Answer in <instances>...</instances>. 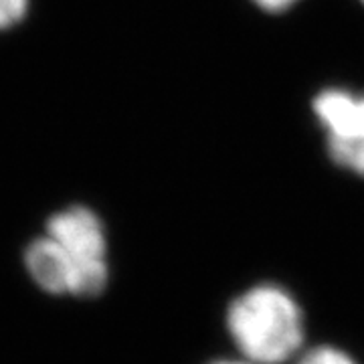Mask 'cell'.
Wrapping results in <instances>:
<instances>
[{"instance_id":"obj_7","label":"cell","mask_w":364,"mask_h":364,"mask_svg":"<svg viewBox=\"0 0 364 364\" xmlns=\"http://www.w3.org/2000/svg\"><path fill=\"white\" fill-rule=\"evenodd\" d=\"M210 364H253L245 360V358H237V360H215V363Z\"/></svg>"},{"instance_id":"obj_6","label":"cell","mask_w":364,"mask_h":364,"mask_svg":"<svg viewBox=\"0 0 364 364\" xmlns=\"http://www.w3.org/2000/svg\"><path fill=\"white\" fill-rule=\"evenodd\" d=\"M255 6H259L261 11L267 13H284L287 9H291L298 0H253Z\"/></svg>"},{"instance_id":"obj_3","label":"cell","mask_w":364,"mask_h":364,"mask_svg":"<svg viewBox=\"0 0 364 364\" xmlns=\"http://www.w3.org/2000/svg\"><path fill=\"white\" fill-rule=\"evenodd\" d=\"M312 112L324 130L326 150L332 162L364 176V93L328 87L314 97Z\"/></svg>"},{"instance_id":"obj_5","label":"cell","mask_w":364,"mask_h":364,"mask_svg":"<svg viewBox=\"0 0 364 364\" xmlns=\"http://www.w3.org/2000/svg\"><path fill=\"white\" fill-rule=\"evenodd\" d=\"M28 9V0H0V31L16 25Z\"/></svg>"},{"instance_id":"obj_1","label":"cell","mask_w":364,"mask_h":364,"mask_svg":"<svg viewBox=\"0 0 364 364\" xmlns=\"http://www.w3.org/2000/svg\"><path fill=\"white\" fill-rule=\"evenodd\" d=\"M25 267L47 294L95 298L109 282L107 241L100 217L69 207L47 221V233L25 249Z\"/></svg>"},{"instance_id":"obj_4","label":"cell","mask_w":364,"mask_h":364,"mask_svg":"<svg viewBox=\"0 0 364 364\" xmlns=\"http://www.w3.org/2000/svg\"><path fill=\"white\" fill-rule=\"evenodd\" d=\"M294 364H358L356 358L342 350L338 346H330V344H322V346H314V348H306L296 356Z\"/></svg>"},{"instance_id":"obj_8","label":"cell","mask_w":364,"mask_h":364,"mask_svg":"<svg viewBox=\"0 0 364 364\" xmlns=\"http://www.w3.org/2000/svg\"><path fill=\"white\" fill-rule=\"evenodd\" d=\"M360 2H364V0H360Z\"/></svg>"},{"instance_id":"obj_2","label":"cell","mask_w":364,"mask_h":364,"mask_svg":"<svg viewBox=\"0 0 364 364\" xmlns=\"http://www.w3.org/2000/svg\"><path fill=\"white\" fill-rule=\"evenodd\" d=\"M225 324L249 363L286 364L304 350V310L284 286L257 284L245 289L229 304Z\"/></svg>"}]
</instances>
